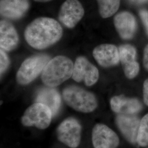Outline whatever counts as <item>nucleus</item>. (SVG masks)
Instances as JSON below:
<instances>
[{
	"label": "nucleus",
	"instance_id": "obj_1",
	"mask_svg": "<svg viewBox=\"0 0 148 148\" xmlns=\"http://www.w3.org/2000/svg\"><path fill=\"white\" fill-rule=\"evenodd\" d=\"M63 29L58 21L47 17L38 18L27 26L24 36L27 43L36 49H44L59 41Z\"/></svg>",
	"mask_w": 148,
	"mask_h": 148
},
{
	"label": "nucleus",
	"instance_id": "obj_2",
	"mask_svg": "<svg viewBox=\"0 0 148 148\" xmlns=\"http://www.w3.org/2000/svg\"><path fill=\"white\" fill-rule=\"evenodd\" d=\"M74 64L70 59L63 56L51 59L42 73L43 84L53 88L62 84L72 76Z\"/></svg>",
	"mask_w": 148,
	"mask_h": 148
},
{
	"label": "nucleus",
	"instance_id": "obj_3",
	"mask_svg": "<svg viewBox=\"0 0 148 148\" xmlns=\"http://www.w3.org/2000/svg\"><path fill=\"white\" fill-rule=\"evenodd\" d=\"M63 97L69 106L79 112H92L98 106L95 95L78 86H70L65 88Z\"/></svg>",
	"mask_w": 148,
	"mask_h": 148
},
{
	"label": "nucleus",
	"instance_id": "obj_4",
	"mask_svg": "<svg viewBox=\"0 0 148 148\" xmlns=\"http://www.w3.org/2000/svg\"><path fill=\"white\" fill-rule=\"evenodd\" d=\"M50 57L46 54H40L30 57L21 64L18 70L16 79L20 85H27L42 73L49 61Z\"/></svg>",
	"mask_w": 148,
	"mask_h": 148
},
{
	"label": "nucleus",
	"instance_id": "obj_5",
	"mask_svg": "<svg viewBox=\"0 0 148 148\" xmlns=\"http://www.w3.org/2000/svg\"><path fill=\"white\" fill-rule=\"evenodd\" d=\"M52 112L47 106L35 103L29 106L21 118V123L25 126H35L39 129L47 128L52 120Z\"/></svg>",
	"mask_w": 148,
	"mask_h": 148
},
{
	"label": "nucleus",
	"instance_id": "obj_6",
	"mask_svg": "<svg viewBox=\"0 0 148 148\" xmlns=\"http://www.w3.org/2000/svg\"><path fill=\"white\" fill-rule=\"evenodd\" d=\"M98 69L85 57L77 58L74 64L73 79L77 82H84L87 86L95 85L99 79Z\"/></svg>",
	"mask_w": 148,
	"mask_h": 148
},
{
	"label": "nucleus",
	"instance_id": "obj_7",
	"mask_svg": "<svg viewBox=\"0 0 148 148\" xmlns=\"http://www.w3.org/2000/svg\"><path fill=\"white\" fill-rule=\"evenodd\" d=\"M81 127L74 118L65 120L57 130V137L61 142L71 148L78 147L81 140Z\"/></svg>",
	"mask_w": 148,
	"mask_h": 148
},
{
	"label": "nucleus",
	"instance_id": "obj_8",
	"mask_svg": "<svg viewBox=\"0 0 148 148\" xmlns=\"http://www.w3.org/2000/svg\"><path fill=\"white\" fill-rule=\"evenodd\" d=\"M85 10L78 0H66L61 6L58 18L65 27L73 29L82 19Z\"/></svg>",
	"mask_w": 148,
	"mask_h": 148
},
{
	"label": "nucleus",
	"instance_id": "obj_9",
	"mask_svg": "<svg viewBox=\"0 0 148 148\" xmlns=\"http://www.w3.org/2000/svg\"><path fill=\"white\" fill-rule=\"evenodd\" d=\"M92 142L95 148H116L119 144V139L109 127L97 124L93 129Z\"/></svg>",
	"mask_w": 148,
	"mask_h": 148
},
{
	"label": "nucleus",
	"instance_id": "obj_10",
	"mask_svg": "<svg viewBox=\"0 0 148 148\" xmlns=\"http://www.w3.org/2000/svg\"><path fill=\"white\" fill-rule=\"evenodd\" d=\"M93 56L97 63L104 68L116 65L120 60L119 50L115 45L110 44L97 46L93 51Z\"/></svg>",
	"mask_w": 148,
	"mask_h": 148
},
{
	"label": "nucleus",
	"instance_id": "obj_11",
	"mask_svg": "<svg viewBox=\"0 0 148 148\" xmlns=\"http://www.w3.org/2000/svg\"><path fill=\"white\" fill-rule=\"evenodd\" d=\"M120 58L125 74L128 79H133L137 75L139 66L136 62V51L130 45H122L119 47Z\"/></svg>",
	"mask_w": 148,
	"mask_h": 148
},
{
	"label": "nucleus",
	"instance_id": "obj_12",
	"mask_svg": "<svg viewBox=\"0 0 148 148\" xmlns=\"http://www.w3.org/2000/svg\"><path fill=\"white\" fill-rule=\"evenodd\" d=\"M29 8L28 0H1V15L7 19H20L25 14Z\"/></svg>",
	"mask_w": 148,
	"mask_h": 148
},
{
	"label": "nucleus",
	"instance_id": "obj_13",
	"mask_svg": "<svg viewBox=\"0 0 148 148\" xmlns=\"http://www.w3.org/2000/svg\"><path fill=\"white\" fill-rule=\"evenodd\" d=\"M114 25L120 37L125 40L132 38L137 28L134 17L128 12H122L114 18Z\"/></svg>",
	"mask_w": 148,
	"mask_h": 148
},
{
	"label": "nucleus",
	"instance_id": "obj_14",
	"mask_svg": "<svg viewBox=\"0 0 148 148\" xmlns=\"http://www.w3.org/2000/svg\"><path fill=\"white\" fill-rule=\"evenodd\" d=\"M117 125L124 136L130 142H137L140 121L134 115L119 114L116 117Z\"/></svg>",
	"mask_w": 148,
	"mask_h": 148
},
{
	"label": "nucleus",
	"instance_id": "obj_15",
	"mask_svg": "<svg viewBox=\"0 0 148 148\" xmlns=\"http://www.w3.org/2000/svg\"><path fill=\"white\" fill-rule=\"evenodd\" d=\"M19 42V38L15 27L6 21L0 22V46L3 51L14 49Z\"/></svg>",
	"mask_w": 148,
	"mask_h": 148
},
{
	"label": "nucleus",
	"instance_id": "obj_16",
	"mask_svg": "<svg viewBox=\"0 0 148 148\" xmlns=\"http://www.w3.org/2000/svg\"><path fill=\"white\" fill-rule=\"evenodd\" d=\"M110 106L111 109L119 114L134 115L142 109V105L137 99L128 98L123 95L112 98Z\"/></svg>",
	"mask_w": 148,
	"mask_h": 148
},
{
	"label": "nucleus",
	"instance_id": "obj_17",
	"mask_svg": "<svg viewBox=\"0 0 148 148\" xmlns=\"http://www.w3.org/2000/svg\"><path fill=\"white\" fill-rule=\"evenodd\" d=\"M35 101L47 106L52 111L53 116H55L60 109L61 98L57 90L53 87H47L38 90Z\"/></svg>",
	"mask_w": 148,
	"mask_h": 148
},
{
	"label": "nucleus",
	"instance_id": "obj_18",
	"mask_svg": "<svg viewBox=\"0 0 148 148\" xmlns=\"http://www.w3.org/2000/svg\"><path fill=\"white\" fill-rule=\"evenodd\" d=\"M99 6V11L103 18H109L114 15L118 10L120 0H97Z\"/></svg>",
	"mask_w": 148,
	"mask_h": 148
},
{
	"label": "nucleus",
	"instance_id": "obj_19",
	"mask_svg": "<svg viewBox=\"0 0 148 148\" xmlns=\"http://www.w3.org/2000/svg\"><path fill=\"white\" fill-rule=\"evenodd\" d=\"M137 143L140 147H145L148 145V114L143 117L140 121Z\"/></svg>",
	"mask_w": 148,
	"mask_h": 148
},
{
	"label": "nucleus",
	"instance_id": "obj_20",
	"mask_svg": "<svg viewBox=\"0 0 148 148\" xmlns=\"http://www.w3.org/2000/svg\"><path fill=\"white\" fill-rule=\"evenodd\" d=\"M0 57H1L0 70H1V75H2L5 72L7 69H8L10 62L8 56L7 55L5 52L2 49H1V51H0Z\"/></svg>",
	"mask_w": 148,
	"mask_h": 148
},
{
	"label": "nucleus",
	"instance_id": "obj_21",
	"mask_svg": "<svg viewBox=\"0 0 148 148\" xmlns=\"http://www.w3.org/2000/svg\"><path fill=\"white\" fill-rule=\"evenodd\" d=\"M139 14L148 33V12L145 10H142L140 11Z\"/></svg>",
	"mask_w": 148,
	"mask_h": 148
},
{
	"label": "nucleus",
	"instance_id": "obj_22",
	"mask_svg": "<svg viewBox=\"0 0 148 148\" xmlns=\"http://www.w3.org/2000/svg\"><path fill=\"white\" fill-rule=\"evenodd\" d=\"M144 101L147 106H148V79L144 84Z\"/></svg>",
	"mask_w": 148,
	"mask_h": 148
},
{
	"label": "nucleus",
	"instance_id": "obj_23",
	"mask_svg": "<svg viewBox=\"0 0 148 148\" xmlns=\"http://www.w3.org/2000/svg\"><path fill=\"white\" fill-rule=\"evenodd\" d=\"M144 65L145 68L148 70V45L145 48V50H144Z\"/></svg>",
	"mask_w": 148,
	"mask_h": 148
},
{
	"label": "nucleus",
	"instance_id": "obj_24",
	"mask_svg": "<svg viewBox=\"0 0 148 148\" xmlns=\"http://www.w3.org/2000/svg\"><path fill=\"white\" fill-rule=\"evenodd\" d=\"M130 1L135 3H142L143 2L148 1V0H130Z\"/></svg>",
	"mask_w": 148,
	"mask_h": 148
},
{
	"label": "nucleus",
	"instance_id": "obj_25",
	"mask_svg": "<svg viewBox=\"0 0 148 148\" xmlns=\"http://www.w3.org/2000/svg\"><path fill=\"white\" fill-rule=\"evenodd\" d=\"M36 2H49L52 0H34Z\"/></svg>",
	"mask_w": 148,
	"mask_h": 148
}]
</instances>
